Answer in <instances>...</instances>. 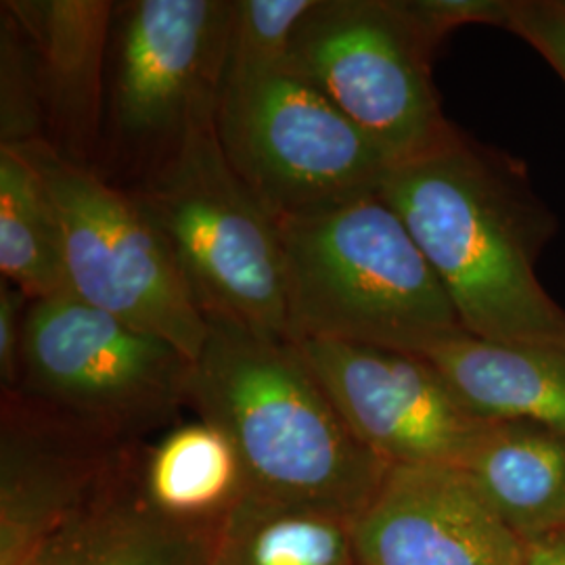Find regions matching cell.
I'll return each instance as SVG.
<instances>
[{
    "mask_svg": "<svg viewBox=\"0 0 565 565\" xmlns=\"http://www.w3.org/2000/svg\"><path fill=\"white\" fill-rule=\"evenodd\" d=\"M46 139L36 61L30 41L0 4V147L21 149Z\"/></svg>",
    "mask_w": 565,
    "mask_h": 565,
    "instance_id": "obj_21",
    "label": "cell"
},
{
    "mask_svg": "<svg viewBox=\"0 0 565 565\" xmlns=\"http://www.w3.org/2000/svg\"><path fill=\"white\" fill-rule=\"evenodd\" d=\"M126 191L162 233L207 324L289 342L279 223L226 160L216 118Z\"/></svg>",
    "mask_w": 565,
    "mask_h": 565,
    "instance_id": "obj_4",
    "label": "cell"
},
{
    "mask_svg": "<svg viewBox=\"0 0 565 565\" xmlns=\"http://www.w3.org/2000/svg\"><path fill=\"white\" fill-rule=\"evenodd\" d=\"M224 156L275 221L380 193L394 163L310 84L279 72L223 93Z\"/></svg>",
    "mask_w": 565,
    "mask_h": 565,
    "instance_id": "obj_9",
    "label": "cell"
},
{
    "mask_svg": "<svg viewBox=\"0 0 565 565\" xmlns=\"http://www.w3.org/2000/svg\"><path fill=\"white\" fill-rule=\"evenodd\" d=\"M142 450L23 392L0 394V565L30 564L139 469Z\"/></svg>",
    "mask_w": 565,
    "mask_h": 565,
    "instance_id": "obj_10",
    "label": "cell"
},
{
    "mask_svg": "<svg viewBox=\"0 0 565 565\" xmlns=\"http://www.w3.org/2000/svg\"><path fill=\"white\" fill-rule=\"evenodd\" d=\"M294 343L354 438L390 467H459L490 425L419 354L333 340Z\"/></svg>",
    "mask_w": 565,
    "mask_h": 565,
    "instance_id": "obj_11",
    "label": "cell"
},
{
    "mask_svg": "<svg viewBox=\"0 0 565 565\" xmlns=\"http://www.w3.org/2000/svg\"><path fill=\"white\" fill-rule=\"evenodd\" d=\"M434 51L403 0H315L291 39L287 70L398 166L461 135L431 81Z\"/></svg>",
    "mask_w": 565,
    "mask_h": 565,
    "instance_id": "obj_6",
    "label": "cell"
},
{
    "mask_svg": "<svg viewBox=\"0 0 565 565\" xmlns=\"http://www.w3.org/2000/svg\"><path fill=\"white\" fill-rule=\"evenodd\" d=\"M503 30L532 46L565 84V0H509Z\"/></svg>",
    "mask_w": 565,
    "mask_h": 565,
    "instance_id": "obj_22",
    "label": "cell"
},
{
    "mask_svg": "<svg viewBox=\"0 0 565 565\" xmlns=\"http://www.w3.org/2000/svg\"><path fill=\"white\" fill-rule=\"evenodd\" d=\"M191 369L172 343L74 296L28 306L18 392L111 436L142 443L174 427Z\"/></svg>",
    "mask_w": 565,
    "mask_h": 565,
    "instance_id": "obj_8",
    "label": "cell"
},
{
    "mask_svg": "<svg viewBox=\"0 0 565 565\" xmlns=\"http://www.w3.org/2000/svg\"><path fill=\"white\" fill-rule=\"evenodd\" d=\"M233 0L116 2L97 172L130 189L216 118Z\"/></svg>",
    "mask_w": 565,
    "mask_h": 565,
    "instance_id": "obj_5",
    "label": "cell"
},
{
    "mask_svg": "<svg viewBox=\"0 0 565 565\" xmlns=\"http://www.w3.org/2000/svg\"><path fill=\"white\" fill-rule=\"evenodd\" d=\"M0 275L30 302L70 296L55 203L36 168L9 147H0Z\"/></svg>",
    "mask_w": 565,
    "mask_h": 565,
    "instance_id": "obj_19",
    "label": "cell"
},
{
    "mask_svg": "<svg viewBox=\"0 0 565 565\" xmlns=\"http://www.w3.org/2000/svg\"><path fill=\"white\" fill-rule=\"evenodd\" d=\"M312 4L315 0H233L223 93L285 72L296 28Z\"/></svg>",
    "mask_w": 565,
    "mask_h": 565,
    "instance_id": "obj_20",
    "label": "cell"
},
{
    "mask_svg": "<svg viewBox=\"0 0 565 565\" xmlns=\"http://www.w3.org/2000/svg\"><path fill=\"white\" fill-rule=\"evenodd\" d=\"M404 9L436 49L469 23L505 28L509 0H403Z\"/></svg>",
    "mask_w": 565,
    "mask_h": 565,
    "instance_id": "obj_23",
    "label": "cell"
},
{
    "mask_svg": "<svg viewBox=\"0 0 565 565\" xmlns=\"http://www.w3.org/2000/svg\"><path fill=\"white\" fill-rule=\"evenodd\" d=\"M289 342L419 354L465 331L443 282L380 193L279 221Z\"/></svg>",
    "mask_w": 565,
    "mask_h": 565,
    "instance_id": "obj_3",
    "label": "cell"
},
{
    "mask_svg": "<svg viewBox=\"0 0 565 565\" xmlns=\"http://www.w3.org/2000/svg\"><path fill=\"white\" fill-rule=\"evenodd\" d=\"M30 300L18 287L0 279V394L21 387L23 321Z\"/></svg>",
    "mask_w": 565,
    "mask_h": 565,
    "instance_id": "obj_24",
    "label": "cell"
},
{
    "mask_svg": "<svg viewBox=\"0 0 565 565\" xmlns=\"http://www.w3.org/2000/svg\"><path fill=\"white\" fill-rule=\"evenodd\" d=\"M361 565H525L527 545L459 467H390L354 520Z\"/></svg>",
    "mask_w": 565,
    "mask_h": 565,
    "instance_id": "obj_12",
    "label": "cell"
},
{
    "mask_svg": "<svg viewBox=\"0 0 565 565\" xmlns=\"http://www.w3.org/2000/svg\"><path fill=\"white\" fill-rule=\"evenodd\" d=\"M419 356L476 417L541 425L565 436V343L492 342L459 331Z\"/></svg>",
    "mask_w": 565,
    "mask_h": 565,
    "instance_id": "obj_14",
    "label": "cell"
},
{
    "mask_svg": "<svg viewBox=\"0 0 565 565\" xmlns=\"http://www.w3.org/2000/svg\"><path fill=\"white\" fill-rule=\"evenodd\" d=\"M216 525L177 522L156 511L142 494L139 465L28 565H207Z\"/></svg>",
    "mask_w": 565,
    "mask_h": 565,
    "instance_id": "obj_16",
    "label": "cell"
},
{
    "mask_svg": "<svg viewBox=\"0 0 565 565\" xmlns=\"http://www.w3.org/2000/svg\"><path fill=\"white\" fill-rule=\"evenodd\" d=\"M36 61L46 139L61 158L97 170L102 160L107 60L116 2L2 0Z\"/></svg>",
    "mask_w": 565,
    "mask_h": 565,
    "instance_id": "obj_13",
    "label": "cell"
},
{
    "mask_svg": "<svg viewBox=\"0 0 565 565\" xmlns=\"http://www.w3.org/2000/svg\"><path fill=\"white\" fill-rule=\"evenodd\" d=\"M207 565H361L354 520L245 492L216 525Z\"/></svg>",
    "mask_w": 565,
    "mask_h": 565,
    "instance_id": "obj_18",
    "label": "cell"
},
{
    "mask_svg": "<svg viewBox=\"0 0 565 565\" xmlns=\"http://www.w3.org/2000/svg\"><path fill=\"white\" fill-rule=\"evenodd\" d=\"M459 469L525 545L565 532V436L541 425L490 424Z\"/></svg>",
    "mask_w": 565,
    "mask_h": 565,
    "instance_id": "obj_15",
    "label": "cell"
},
{
    "mask_svg": "<svg viewBox=\"0 0 565 565\" xmlns=\"http://www.w3.org/2000/svg\"><path fill=\"white\" fill-rule=\"evenodd\" d=\"M189 406L235 448L249 494L356 520L390 465L343 424L296 343L210 323Z\"/></svg>",
    "mask_w": 565,
    "mask_h": 565,
    "instance_id": "obj_2",
    "label": "cell"
},
{
    "mask_svg": "<svg viewBox=\"0 0 565 565\" xmlns=\"http://www.w3.org/2000/svg\"><path fill=\"white\" fill-rule=\"evenodd\" d=\"M380 195L424 252L467 333L565 343V310L536 275L555 221L513 158L461 132L434 153L394 166Z\"/></svg>",
    "mask_w": 565,
    "mask_h": 565,
    "instance_id": "obj_1",
    "label": "cell"
},
{
    "mask_svg": "<svg viewBox=\"0 0 565 565\" xmlns=\"http://www.w3.org/2000/svg\"><path fill=\"white\" fill-rule=\"evenodd\" d=\"M141 486L156 511L191 524L221 522L247 492L231 440L200 417L170 427L156 445H145Z\"/></svg>",
    "mask_w": 565,
    "mask_h": 565,
    "instance_id": "obj_17",
    "label": "cell"
},
{
    "mask_svg": "<svg viewBox=\"0 0 565 565\" xmlns=\"http://www.w3.org/2000/svg\"><path fill=\"white\" fill-rule=\"evenodd\" d=\"M525 565H565V532L530 543Z\"/></svg>",
    "mask_w": 565,
    "mask_h": 565,
    "instance_id": "obj_25",
    "label": "cell"
},
{
    "mask_svg": "<svg viewBox=\"0 0 565 565\" xmlns=\"http://www.w3.org/2000/svg\"><path fill=\"white\" fill-rule=\"evenodd\" d=\"M55 203L70 296L153 333L195 363L210 324L168 243L137 200L46 141L18 149Z\"/></svg>",
    "mask_w": 565,
    "mask_h": 565,
    "instance_id": "obj_7",
    "label": "cell"
}]
</instances>
